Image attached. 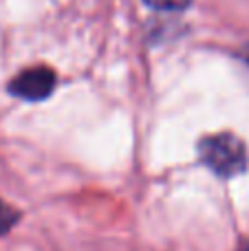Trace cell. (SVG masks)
<instances>
[{"instance_id": "6da1fadb", "label": "cell", "mask_w": 249, "mask_h": 251, "mask_svg": "<svg viewBox=\"0 0 249 251\" xmlns=\"http://www.w3.org/2000/svg\"><path fill=\"white\" fill-rule=\"evenodd\" d=\"M201 161L219 176H236L247 170V148L236 134H210L199 141Z\"/></svg>"}, {"instance_id": "7a4b0ae2", "label": "cell", "mask_w": 249, "mask_h": 251, "mask_svg": "<svg viewBox=\"0 0 249 251\" xmlns=\"http://www.w3.org/2000/svg\"><path fill=\"white\" fill-rule=\"evenodd\" d=\"M55 88V73L49 66H33V69L22 71L20 75L11 79L9 91L16 97L26 101H40L47 100Z\"/></svg>"}, {"instance_id": "3957f363", "label": "cell", "mask_w": 249, "mask_h": 251, "mask_svg": "<svg viewBox=\"0 0 249 251\" xmlns=\"http://www.w3.org/2000/svg\"><path fill=\"white\" fill-rule=\"evenodd\" d=\"M18 216H20V214L13 207H9L7 203H0V234H7L18 223Z\"/></svg>"}, {"instance_id": "277c9868", "label": "cell", "mask_w": 249, "mask_h": 251, "mask_svg": "<svg viewBox=\"0 0 249 251\" xmlns=\"http://www.w3.org/2000/svg\"><path fill=\"white\" fill-rule=\"evenodd\" d=\"M144 2L152 9H159V11H181L192 0H144Z\"/></svg>"}, {"instance_id": "5b68a950", "label": "cell", "mask_w": 249, "mask_h": 251, "mask_svg": "<svg viewBox=\"0 0 249 251\" xmlns=\"http://www.w3.org/2000/svg\"><path fill=\"white\" fill-rule=\"evenodd\" d=\"M247 62H249V49H247Z\"/></svg>"}]
</instances>
